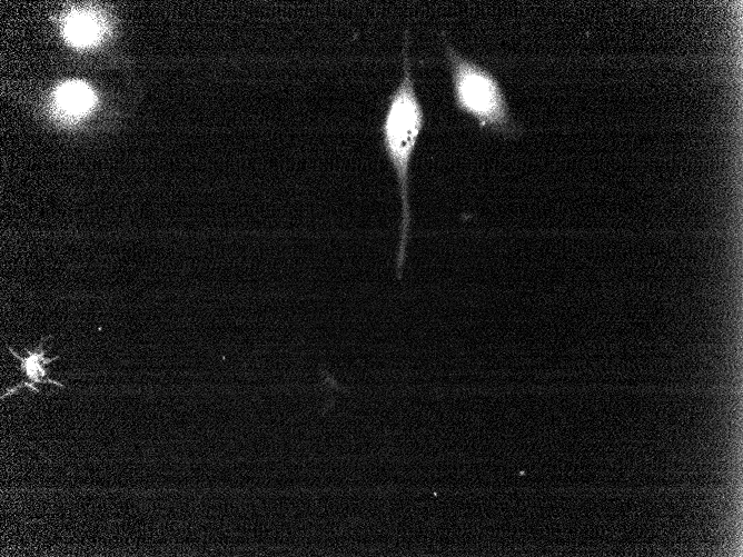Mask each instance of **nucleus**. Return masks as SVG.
Segmentation results:
<instances>
[{
  "label": "nucleus",
  "mask_w": 743,
  "mask_h": 557,
  "mask_svg": "<svg viewBox=\"0 0 743 557\" xmlns=\"http://www.w3.org/2000/svg\"><path fill=\"white\" fill-rule=\"evenodd\" d=\"M402 50V77L388 97L380 125L382 146L397 180L400 226L395 269L402 278L410 231V166L425 128V111L415 88L408 51V32Z\"/></svg>",
  "instance_id": "obj_1"
},
{
  "label": "nucleus",
  "mask_w": 743,
  "mask_h": 557,
  "mask_svg": "<svg viewBox=\"0 0 743 557\" xmlns=\"http://www.w3.org/2000/svg\"><path fill=\"white\" fill-rule=\"evenodd\" d=\"M445 57L456 108L473 118L479 128L505 137H516L522 130L512 117L505 92L488 69L464 57L445 43Z\"/></svg>",
  "instance_id": "obj_2"
},
{
  "label": "nucleus",
  "mask_w": 743,
  "mask_h": 557,
  "mask_svg": "<svg viewBox=\"0 0 743 557\" xmlns=\"http://www.w3.org/2000/svg\"><path fill=\"white\" fill-rule=\"evenodd\" d=\"M109 31V24L101 11L95 8H73L66 13L61 22L65 41L79 50L99 46Z\"/></svg>",
  "instance_id": "obj_3"
},
{
  "label": "nucleus",
  "mask_w": 743,
  "mask_h": 557,
  "mask_svg": "<svg viewBox=\"0 0 743 557\" xmlns=\"http://www.w3.org/2000/svg\"><path fill=\"white\" fill-rule=\"evenodd\" d=\"M97 93L86 81L71 79L59 83L51 98L52 115L60 122L73 125L96 107Z\"/></svg>",
  "instance_id": "obj_4"
},
{
  "label": "nucleus",
  "mask_w": 743,
  "mask_h": 557,
  "mask_svg": "<svg viewBox=\"0 0 743 557\" xmlns=\"http://www.w3.org/2000/svg\"><path fill=\"white\" fill-rule=\"evenodd\" d=\"M51 336L42 338L39 345L33 349H26L27 356L22 357L17 354L11 347L8 346L10 354L20 361V370L26 378L24 381L8 388L1 396V399L14 395L22 388H28L31 391L39 392L36 385L38 384H50L60 388H65V385L58 380H55L48 376L47 366L56 361L59 357L53 358L46 357L44 344Z\"/></svg>",
  "instance_id": "obj_5"
}]
</instances>
